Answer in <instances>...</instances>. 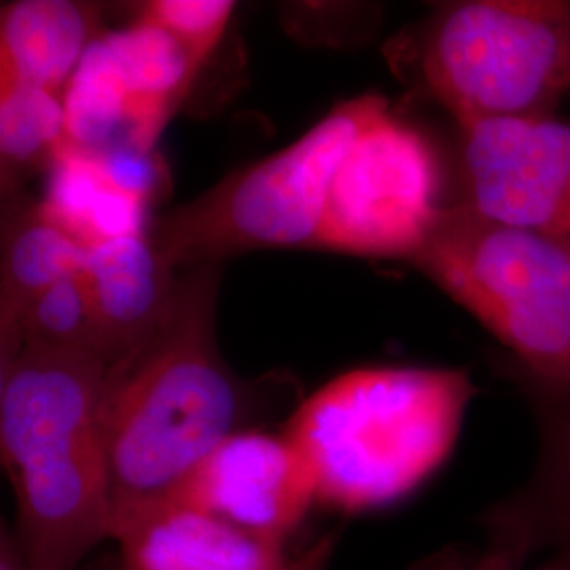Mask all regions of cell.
I'll return each instance as SVG.
<instances>
[{
    "label": "cell",
    "instance_id": "obj_1",
    "mask_svg": "<svg viewBox=\"0 0 570 570\" xmlns=\"http://www.w3.org/2000/svg\"><path fill=\"white\" fill-rule=\"evenodd\" d=\"M220 265L188 268L164 324L108 364L100 428L110 490V539L183 487L230 435L245 431L261 395L216 343Z\"/></svg>",
    "mask_w": 570,
    "mask_h": 570
},
{
    "label": "cell",
    "instance_id": "obj_2",
    "mask_svg": "<svg viewBox=\"0 0 570 570\" xmlns=\"http://www.w3.org/2000/svg\"><path fill=\"white\" fill-rule=\"evenodd\" d=\"M108 364L23 346L2 362L0 454L30 570H77L112 532L100 404Z\"/></svg>",
    "mask_w": 570,
    "mask_h": 570
},
{
    "label": "cell",
    "instance_id": "obj_3",
    "mask_svg": "<svg viewBox=\"0 0 570 570\" xmlns=\"http://www.w3.org/2000/svg\"><path fill=\"white\" fill-rule=\"evenodd\" d=\"M473 393L461 367H357L306 397L284 431L313 468L317 503L379 510L444 465Z\"/></svg>",
    "mask_w": 570,
    "mask_h": 570
},
{
    "label": "cell",
    "instance_id": "obj_4",
    "mask_svg": "<svg viewBox=\"0 0 570 570\" xmlns=\"http://www.w3.org/2000/svg\"><path fill=\"white\" fill-rule=\"evenodd\" d=\"M410 263L508 346L520 387L570 395V254L468 205L440 207Z\"/></svg>",
    "mask_w": 570,
    "mask_h": 570
},
{
    "label": "cell",
    "instance_id": "obj_5",
    "mask_svg": "<svg viewBox=\"0 0 570 570\" xmlns=\"http://www.w3.org/2000/svg\"><path fill=\"white\" fill-rule=\"evenodd\" d=\"M387 106L372 94L338 104L296 142L161 216L146 230L150 242L186 271L252 249L317 247L334 174Z\"/></svg>",
    "mask_w": 570,
    "mask_h": 570
},
{
    "label": "cell",
    "instance_id": "obj_6",
    "mask_svg": "<svg viewBox=\"0 0 570 570\" xmlns=\"http://www.w3.org/2000/svg\"><path fill=\"white\" fill-rule=\"evenodd\" d=\"M419 75L459 127L556 117L570 94V0H463L419 39Z\"/></svg>",
    "mask_w": 570,
    "mask_h": 570
},
{
    "label": "cell",
    "instance_id": "obj_7",
    "mask_svg": "<svg viewBox=\"0 0 570 570\" xmlns=\"http://www.w3.org/2000/svg\"><path fill=\"white\" fill-rule=\"evenodd\" d=\"M438 184L428 140L383 108L334 174L317 247L410 261L440 212Z\"/></svg>",
    "mask_w": 570,
    "mask_h": 570
},
{
    "label": "cell",
    "instance_id": "obj_8",
    "mask_svg": "<svg viewBox=\"0 0 570 570\" xmlns=\"http://www.w3.org/2000/svg\"><path fill=\"white\" fill-rule=\"evenodd\" d=\"M463 205L570 254V122L494 119L461 127Z\"/></svg>",
    "mask_w": 570,
    "mask_h": 570
},
{
    "label": "cell",
    "instance_id": "obj_9",
    "mask_svg": "<svg viewBox=\"0 0 570 570\" xmlns=\"http://www.w3.org/2000/svg\"><path fill=\"white\" fill-rule=\"evenodd\" d=\"M169 499L284 541L317 503L315 473L282 431L245 429L225 440Z\"/></svg>",
    "mask_w": 570,
    "mask_h": 570
},
{
    "label": "cell",
    "instance_id": "obj_10",
    "mask_svg": "<svg viewBox=\"0 0 570 570\" xmlns=\"http://www.w3.org/2000/svg\"><path fill=\"white\" fill-rule=\"evenodd\" d=\"M524 393L539 429L537 463L529 480L482 518L484 548L518 567L534 553L570 556V395Z\"/></svg>",
    "mask_w": 570,
    "mask_h": 570
},
{
    "label": "cell",
    "instance_id": "obj_11",
    "mask_svg": "<svg viewBox=\"0 0 570 570\" xmlns=\"http://www.w3.org/2000/svg\"><path fill=\"white\" fill-rule=\"evenodd\" d=\"M122 570H287L284 541L167 499L112 537Z\"/></svg>",
    "mask_w": 570,
    "mask_h": 570
},
{
    "label": "cell",
    "instance_id": "obj_12",
    "mask_svg": "<svg viewBox=\"0 0 570 570\" xmlns=\"http://www.w3.org/2000/svg\"><path fill=\"white\" fill-rule=\"evenodd\" d=\"M82 277L112 364L164 324L183 275L142 233L89 249Z\"/></svg>",
    "mask_w": 570,
    "mask_h": 570
},
{
    "label": "cell",
    "instance_id": "obj_13",
    "mask_svg": "<svg viewBox=\"0 0 570 570\" xmlns=\"http://www.w3.org/2000/svg\"><path fill=\"white\" fill-rule=\"evenodd\" d=\"M100 9L75 0H16L0 11V91L30 87L61 94L91 42Z\"/></svg>",
    "mask_w": 570,
    "mask_h": 570
},
{
    "label": "cell",
    "instance_id": "obj_14",
    "mask_svg": "<svg viewBox=\"0 0 570 570\" xmlns=\"http://www.w3.org/2000/svg\"><path fill=\"white\" fill-rule=\"evenodd\" d=\"M100 39L131 108L136 146L150 153L202 68L183 42L148 21L102 32Z\"/></svg>",
    "mask_w": 570,
    "mask_h": 570
},
{
    "label": "cell",
    "instance_id": "obj_15",
    "mask_svg": "<svg viewBox=\"0 0 570 570\" xmlns=\"http://www.w3.org/2000/svg\"><path fill=\"white\" fill-rule=\"evenodd\" d=\"M42 214L87 249L142 235L148 205L127 193L98 155L63 144L49 167Z\"/></svg>",
    "mask_w": 570,
    "mask_h": 570
},
{
    "label": "cell",
    "instance_id": "obj_16",
    "mask_svg": "<svg viewBox=\"0 0 570 570\" xmlns=\"http://www.w3.org/2000/svg\"><path fill=\"white\" fill-rule=\"evenodd\" d=\"M89 249L51 223L41 205L16 212L2 233L0 336L11 341L30 305L51 285L85 268Z\"/></svg>",
    "mask_w": 570,
    "mask_h": 570
},
{
    "label": "cell",
    "instance_id": "obj_17",
    "mask_svg": "<svg viewBox=\"0 0 570 570\" xmlns=\"http://www.w3.org/2000/svg\"><path fill=\"white\" fill-rule=\"evenodd\" d=\"M23 346L89 353L106 362L102 332L82 271L51 285L30 305L11 341L2 345V362Z\"/></svg>",
    "mask_w": 570,
    "mask_h": 570
},
{
    "label": "cell",
    "instance_id": "obj_18",
    "mask_svg": "<svg viewBox=\"0 0 570 570\" xmlns=\"http://www.w3.org/2000/svg\"><path fill=\"white\" fill-rule=\"evenodd\" d=\"M66 144L63 96L18 87L0 91L2 176L51 167Z\"/></svg>",
    "mask_w": 570,
    "mask_h": 570
},
{
    "label": "cell",
    "instance_id": "obj_19",
    "mask_svg": "<svg viewBox=\"0 0 570 570\" xmlns=\"http://www.w3.org/2000/svg\"><path fill=\"white\" fill-rule=\"evenodd\" d=\"M235 13L230 0H153L146 2L138 20L164 28L183 42L199 68L223 41Z\"/></svg>",
    "mask_w": 570,
    "mask_h": 570
},
{
    "label": "cell",
    "instance_id": "obj_20",
    "mask_svg": "<svg viewBox=\"0 0 570 570\" xmlns=\"http://www.w3.org/2000/svg\"><path fill=\"white\" fill-rule=\"evenodd\" d=\"M416 570H570V556H550L539 564H511L508 560L494 556L492 551H446L429 558Z\"/></svg>",
    "mask_w": 570,
    "mask_h": 570
},
{
    "label": "cell",
    "instance_id": "obj_21",
    "mask_svg": "<svg viewBox=\"0 0 570 570\" xmlns=\"http://www.w3.org/2000/svg\"><path fill=\"white\" fill-rule=\"evenodd\" d=\"M334 543H336L334 534H326V537L317 539L308 550L292 558L287 570H327L332 553H334Z\"/></svg>",
    "mask_w": 570,
    "mask_h": 570
},
{
    "label": "cell",
    "instance_id": "obj_22",
    "mask_svg": "<svg viewBox=\"0 0 570 570\" xmlns=\"http://www.w3.org/2000/svg\"><path fill=\"white\" fill-rule=\"evenodd\" d=\"M0 570H30L21 556L16 532L2 529L0 537Z\"/></svg>",
    "mask_w": 570,
    "mask_h": 570
}]
</instances>
